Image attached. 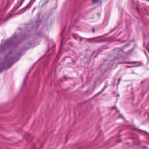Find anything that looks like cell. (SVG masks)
I'll list each match as a JSON object with an SVG mask.
<instances>
[{"instance_id":"obj_1","label":"cell","mask_w":149,"mask_h":149,"mask_svg":"<svg viewBox=\"0 0 149 149\" xmlns=\"http://www.w3.org/2000/svg\"><path fill=\"white\" fill-rule=\"evenodd\" d=\"M33 32L21 31L0 46V71L14 63L36 40Z\"/></svg>"},{"instance_id":"obj_2","label":"cell","mask_w":149,"mask_h":149,"mask_svg":"<svg viewBox=\"0 0 149 149\" xmlns=\"http://www.w3.org/2000/svg\"><path fill=\"white\" fill-rule=\"evenodd\" d=\"M98 1V0H94V3H95L96 1Z\"/></svg>"}]
</instances>
